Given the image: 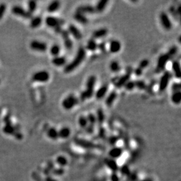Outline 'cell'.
<instances>
[{
  "mask_svg": "<svg viewBox=\"0 0 181 181\" xmlns=\"http://www.w3.org/2000/svg\"><path fill=\"white\" fill-rule=\"evenodd\" d=\"M86 56V50L82 47L79 48L77 51L76 55L71 62L65 66L64 68V72L69 73L74 71L79 65L83 62Z\"/></svg>",
  "mask_w": 181,
  "mask_h": 181,
  "instance_id": "6da1fadb",
  "label": "cell"
},
{
  "mask_svg": "<svg viewBox=\"0 0 181 181\" xmlns=\"http://www.w3.org/2000/svg\"><path fill=\"white\" fill-rule=\"evenodd\" d=\"M79 103V99L73 94H69L63 100L62 105L66 110H70Z\"/></svg>",
  "mask_w": 181,
  "mask_h": 181,
  "instance_id": "7a4b0ae2",
  "label": "cell"
},
{
  "mask_svg": "<svg viewBox=\"0 0 181 181\" xmlns=\"http://www.w3.org/2000/svg\"><path fill=\"white\" fill-rule=\"evenodd\" d=\"M32 78V80L36 82L45 83L49 80L50 75L49 72L46 70H41L35 73Z\"/></svg>",
  "mask_w": 181,
  "mask_h": 181,
  "instance_id": "3957f363",
  "label": "cell"
},
{
  "mask_svg": "<svg viewBox=\"0 0 181 181\" xmlns=\"http://www.w3.org/2000/svg\"><path fill=\"white\" fill-rule=\"evenodd\" d=\"M170 59H171V56L169 55L168 53L162 54L158 57V61H157V66L155 70L157 73H159L164 70L165 68L167 63Z\"/></svg>",
  "mask_w": 181,
  "mask_h": 181,
  "instance_id": "277c9868",
  "label": "cell"
},
{
  "mask_svg": "<svg viewBox=\"0 0 181 181\" xmlns=\"http://www.w3.org/2000/svg\"><path fill=\"white\" fill-rule=\"evenodd\" d=\"M45 23L49 27L55 29L62 27V25L64 24L65 21L53 16H48L45 19Z\"/></svg>",
  "mask_w": 181,
  "mask_h": 181,
  "instance_id": "5b68a950",
  "label": "cell"
},
{
  "mask_svg": "<svg viewBox=\"0 0 181 181\" xmlns=\"http://www.w3.org/2000/svg\"><path fill=\"white\" fill-rule=\"evenodd\" d=\"M171 76V73L168 71L164 73L163 75L161 77L159 83V90L160 91H164L167 89Z\"/></svg>",
  "mask_w": 181,
  "mask_h": 181,
  "instance_id": "8992f818",
  "label": "cell"
},
{
  "mask_svg": "<svg viewBox=\"0 0 181 181\" xmlns=\"http://www.w3.org/2000/svg\"><path fill=\"white\" fill-rule=\"evenodd\" d=\"M12 12L14 15L21 17L24 18H27V19L32 18V14L30 13L28 11H26L24 8H23L22 7L20 6H14L12 8Z\"/></svg>",
  "mask_w": 181,
  "mask_h": 181,
  "instance_id": "52a82bcc",
  "label": "cell"
},
{
  "mask_svg": "<svg viewBox=\"0 0 181 181\" xmlns=\"http://www.w3.org/2000/svg\"><path fill=\"white\" fill-rule=\"evenodd\" d=\"M30 48L35 51L43 52L47 50L48 46L45 42L34 40L30 43Z\"/></svg>",
  "mask_w": 181,
  "mask_h": 181,
  "instance_id": "ba28073f",
  "label": "cell"
},
{
  "mask_svg": "<svg viewBox=\"0 0 181 181\" xmlns=\"http://www.w3.org/2000/svg\"><path fill=\"white\" fill-rule=\"evenodd\" d=\"M161 25L165 30L169 31L172 28V24L168 15L165 13H162L160 16Z\"/></svg>",
  "mask_w": 181,
  "mask_h": 181,
  "instance_id": "9c48e42d",
  "label": "cell"
},
{
  "mask_svg": "<svg viewBox=\"0 0 181 181\" xmlns=\"http://www.w3.org/2000/svg\"><path fill=\"white\" fill-rule=\"evenodd\" d=\"M131 72H127L126 74L123 75L122 76L120 77L119 79L117 80V81L116 82H115L114 85L117 88H120L123 87L125 84L130 80V77H131Z\"/></svg>",
  "mask_w": 181,
  "mask_h": 181,
  "instance_id": "30bf717a",
  "label": "cell"
},
{
  "mask_svg": "<svg viewBox=\"0 0 181 181\" xmlns=\"http://www.w3.org/2000/svg\"><path fill=\"white\" fill-rule=\"evenodd\" d=\"M69 34L72 35L76 40H80L82 38V34L80 31L73 24H70L68 27Z\"/></svg>",
  "mask_w": 181,
  "mask_h": 181,
  "instance_id": "8fae6325",
  "label": "cell"
},
{
  "mask_svg": "<svg viewBox=\"0 0 181 181\" xmlns=\"http://www.w3.org/2000/svg\"><path fill=\"white\" fill-rule=\"evenodd\" d=\"M77 13H79L81 14H92L96 12L94 7L90 5H85L79 6L77 8Z\"/></svg>",
  "mask_w": 181,
  "mask_h": 181,
  "instance_id": "7c38bea8",
  "label": "cell"
},
{
  "mask_svg": "<svg viewBox=\"0 0 181 181\" xmlns=\"http://www.w3.org/2000/svg\"><path fill=\"white\" fill-rule=\"evenodd\" d=\"M2 131L7 135H14L16 132L15 127L12 124L10 120L6 122V125L3 127Z\"/></svg>",
  "mask_w": 181,
  "mask_h": 181,
  "instance_id": "4fadbf2b",
  "label": "cell"
},
{
  "mask_svg": "<svg viewBox=\"0 0 181 181\" xmlns=\"http://www.w3.org/2000/svg\"><path fill=\"white\" fill-rule=\"evenodd\" d=\"M121 49V43L118 40H113L110 43L109 49L113 54L118 53Z\"/></svg>",
  "mask_w": 181,
  "mask_h": 181,
  "instance_id": "5bb4252c",
  "label": "cell"
},
{
  "mask_svg": "<svg viewBox=\"0 0 181 181\" xmlns=\"http://www.w3.org/2000/svg\"><path fill=\"white\" fill-rule=\"evenodd\" d=\"M96 77L94 75H91L89 77L86 83V89L94 91V87L96 85Z\"/></svg>",
  "mask_w": 181,
  "mask_h": 181,
  "instance_id": "9a60e30c",
  "label": "cell"
},
{
  "mask_svg": "<svg viewBox=\"0 0 181 181\" xmlns=\"http://www.w3.org/2000/svg\"><path fill=\"white\" fill-rule=\"evenodd\" d=\"M109 89V87L107 84L103 85L101 86L95 93V96L97 99H102L105 97L107 94Z\"/></svg>",
  "mask_w": 181,
  "mask_h": 181,
  "instance_id": "2e32d148",
  "label": "cell"
},
{
  "mask_svg": "<svg viewBox=\"0 0 181 181\" xmlns=\"http://www.w3.org/2000/svg\"><path fill=\"white\" fill-rule=\"evenodd\" d=\"M52 62L55 66L61 67V66H64L66 64V59L65 56H55L52 59Z\"/></svg>",
  "mask_w": 181,
  "mask_h": 181,
  "instance_id": "e0dca14e",
  "label": "cell"
},
{
  "mask_svg": "<svg viewBox=\"0 0 181 181\" xmlns=\"http://www.w3.org/2000/svg\"><path fill=\"white\" fill-rule=\"evenodd\" d=\"M117 98V92L116 91H113L106 98L105 100V104L108 107L112 106Z\"/></svg>",
  "mask_w": 181,
  "mask_h": 181,
  "instance_id": "ac0fdd59",
  "label": "cell"
},
{
  "mask_svg": "<svg viewBox=\"0 0 181 181\" xmlns=\"http://www.w3.org/2000/svg\"><path fill=\"white\" fill-rule=\"evenodd\" d=\"M61 6L60 2L58 1H54L51 2L47 7V11L50 13H53L58 10Z\"/></svg>",
  "mask_w": 181,
  "mask_h": 181,
  "instance_id": "d6986e66",
  "label": "cell"
},
{
  "mask_svg": "<svg viewBox=\"0 0 181 181\" xmlns=\"http://www.w3.org/2000/svg\"><path fill=\"white\" fill-rule=\"evenodd\" d=\"M74 18L77 22L83 25L87 24L89 22L87 18L86 17L84 14H81L77 12L74 15Z\"/></svg>",
  "mask_w": 181,
  "mask_h": 181,
  "instance_id": "ffe728a7",
  "label": "cell"
},
{
  "mask_svg": "<svg viewBox=\"0 0 181 181\" xmlns=\"http://www.w3.org/2000/svg\"><path fill=\"white\" fill-rule=\"evenodd\" d=\"M107 33H108V30L106 28H100L95 31L93 33V36L95 39H98V38L104 37L107 34Z\"/></svg>",
  "mask_w": 181,
  "mask_h": 181,
  "instance_id": "44dd1931",
  "label": "cell"
},
{
  "mask_svg": "<svg viewBox=\"0 0 181 181\" xmlns=\"http://www.w3.org/2000/svg\"><path fill=\"white\" fill-rule=\"evenodd\" d=\"M172 70L174 73L175 76L178 79H180L181 76V66L178 61H175L172 63Z\"/></svg>",
  "mask_w": 181,
  "mask_h": 181,
  "instance_id": "7402d4cb",
  "label": "cell"
},
{
  "mask_svg": "<svg viewBox=\"0 0 181 181\" xmlns=\"http://www.w3.org/2000/svg\"><path fill=\"white\" fill-rule=\"evenodd\" d=\"M109 1L107 0H101L98 1L96 4V7H94L96 12L98 13H102L103 12L107 6Z\"/></svg>",
  "mask_w": 181,
  "mask_h": 181,
  "instance_id": "603a6c76",
  "label": "cell"
},
{
  "mask_svg": "<svg viewBox=\"0 0 181 181\" xmlns=\"http://www.w3.org/2000/svg\"><path fill=\"white\" fill-rule=\"evenodd\" d=\"M42 22V17H36L34 18H32L30 22V27L32 28H36L39 27Z\"/></svg>",
  "mask_w": 181,
  "mask_h": 181,
  "instance_id": "cb8c5ba5",
  "label": "cell"
},
{
  "mask_svg": "<svg viewBox=\"0 0 181 181\" xmlns=\"http://www.w3.org/2000/svg\"><path fill=\"white\" fill-rule=\"evenodd\" d=\"M86 48L89 51L94 52L96 49H98V44L94 39H91L88 42H87Z\"/></svg>",
  "mask_w": 181,
  "mask_h": 181,
  "instance_id": "d4e9b609",
  "label": "cell"
},
{
  "mask_svg": "<svg viewBox=\"0 0 181 181\" xmlns=\"http://www.w3.org/2000/svg\"><path fill=\"white\" fill-rule=\"evenodd\" d=\"M171 100L174 104H176V105L179 104L181 103V91L174 92L172 96H171Z\"/></svg>",
  "mask_w": 181,
  "mask_h": 181,
  "instance_id": "484cf974",
  "label": "cell"
},
{
  "mask_svg": "<svg viewBox=\"0 0 181 181\" xmlns=\"http://www.w3.org/2000/svg\"><path fill=\"white\" fill-rule=\"evenodd\" d=\"M61 46L57 44L53 45L51 48H50V53L52 56H59V54L61 52Z\"/></svg>",
  "mask_w": 181,
  "mask_h": 181,
  "instance_id": "4316f807",
  "label": "cell"
},
{
  "mask_svg": "<svg viewBox=\"0 0 181 181\" xmlns=\"http://www.w3.org/2000/svg\"><path fill=\"white\" fill-rule=\"evenodd\" d=\"M47 135L49 139H56L59 137L58 131L55 128H50L47 131Z\"/></svg>",
  "mask_w": 181,
  "mask_h": 181,
  "instance_id": "83f0119b",
  "label": "cell"
},
{
  "mask_svg": "<svg viewBox=\"0 0 181 181\" xmlns=\"http://www.w3.org/2000/svg\"><path fill=\"white\" fill-rule=\"evenodd\" d=\"M109 68L112 72H114V73H117L121 70V66L119 63L117 61H112L110 64Z\"/></svg>",
  "mask_w": 181,
  "mask_h": 181,
  "instance_id": "f1b7e54d",
  "label": "cell"
},
{
  "mask_svg": "<svg viewBox=\"0 0 181 181\" xmlns=\"http://www.w3.org/2000/svg\"><path fill=\"white\" fill-rule=\"evenodd\" d=\"M70 133V130L69 128L67 127H63L59 131H58V135L62 139H66L69 135Z\"/></svg>",
  "mask_w": 181,
  "mask_h": 181,
  "instance_id": "f546056e",
  "label": "cell"
},
{
  "mask_svg": "<svg viewBox=\"0 0 181 181\" xmlns=\"http://www.w3.org/2000/svg\"><path fill=\"white\" fill-rule=\"evenodd\" d=\"M63 39V43H64V45L66 47V48L67 49H72L73 48V42L72 41V39L70 38V37H68V38H66L65 39Z\"/></svg>",
  "mask_w": 181,
  "mask_h": 181,
  "instance_id": "4dcf8cb0",
  "label": "cell"
},
{
  "mask_svg": "<svg viewBox=\"0 0 181 181\" xmlns=\"http://www.w3.org/2000/svg\"><path fill=\"white\" fill-rule=\"evenodd\" d=\"M37 8V4L34 1H31L28 2V11L32 14Z\"/></svg>",
  "mask_w": 181,
  "mask_h": 181,
  "instance_id": "1f68e13d",
  "label": "cell"
},
{
  "mask_svg": "<svg viewBox=\"0 0 181 181\" xmlns=\"http://www.w3.org/2000/svg\"><path fill=\"white\" fill-rule=\"evenodd\" d=\"M135 87L138 88L139 90H144L146 87V84L143 80H136L135 81Z\"/></svg>",
  "mask_w": 181,
  "mask_h": 181,
  "instance_id": "d6a6232c",
  "label": "cell"
},
{
  "mask_svg": "<svg viewBox=\"0 0 181 181\" xmlns=\"http://www.w3.org/2000/svg\"><path fill=\"white\" fill-rule=\"evenodd\" d=\"M124 87H125V89L127 90H132L133 89H134V88H135V81H132V80H130L125 84Z\"/></svg>",
  "mask_w": 181,
  "mask_h": 181,
  "instance_id": "836d02e7",
  "label": "cell"
},
{
  "mask_svg": "<svg viewBox=\"0 0 181 181\" xmlns=\"http://www.w3.org/2000/svg\"><path fill=\"white\" fill-rule=\"evenodd\" d=\"M79 123L80 125L82 127H86L88 123L87 117H86L84 116H80V118L79 119Z\"/></svg>",
  "mask_w": 181,
  "mask_h": 181,
  "instance_id": "e575fe53",
  "label": "cell"
},
{
  "mask_svg": "<svg viewBox=\"0 0 181 181\" xmlns=\"http://www.w3.org/2000/svg\"><path fill=\"white\" fill-rule=\"evenodd\" d=\"M149 64H150V62L148 59H143L139 63V68L142 70L146 68V67H148Z\"/></svg>",
  "mask_w": 181,
  "mask_h": 181,
  "instance_id": "d590c367",
  "label": "cell"
},
{
  "mask_svg": "<svg viewBox=\"0 0 181 181\" xmlns=\"http://www.w3.org/2000/svg\"><path fill=\"white\" fill-rule=\"evenodd\" d=\"M98 120L102 123V121H103L104 119H105V114H104V112L103 111L102 109H98Z\"/></svg>",
  "mask_w": 181,
  "mask_h": 181,
  "instance_id": "8d00e7d4",
  "label": "cell"
},
{
  "mask_svg": "<svg viewBox=\"0 0 181 181\" xmlns=\"http://www.w3.org/2000/svg\"><path fill=\"white\" fill-rule=\"evenodd\" d=\"M6 11V5L5 4H0V20L4 17Z\"/></svg>",
  "mask_w": 181,
  "mask_h": 181,
  "instance_id": "74e56055",
  "label": "cell"
},
{
  "mask_svg": "<svg viewBox=\"0 0 181 181\" xmlns=\"http://www.w3.org/2000/svg\"><path fill=\"white\" fill-rule=\"evenodd\" d=\"M177 52H178V48L176 46H173L169 50L168 54L171 57L175 55V54L177 53Z\"/></svg>",
  "mask_w": 181,
  "mask_h": 181,
  "instance_id": "f35d334b",
  "label": "cell"
},
{
  "mask_svg": "<svg viewBox=\"0 0 181 181\" xmlns=\"http://www.w3.org/2000/svg\"><path fill=\"white\" fill-rule=\"evenodd\" d=\"M87 119L88 122L90 123L91 124H94V123H95V122H96V118L95 116H94L93 114L90 113V114L88 115V116H87Z\"/></svg>",
  "mask_w": 181,
  "mask_h": 181,
  "instance_id": "ab89813d",
  "label": "cell"
},
{
  "mask_svg": "<svg viewBox=\"0 0 181 181\" xmlns=\"http://www.w3.org/2000/svg\"><path fill=\"white\" fill-rule=\"evenodd\" d=\"M181 86L180 83H174L172 85V89L174 92L180 91L181 90Z\"/></svg>",
  "mask_w": 181,
  "mask_h": 181,
  "instance_id": "60d3db41",
  "label": "cell"
},
{
  "mask_svg": "<svg viewBox=\"0 0 181 181\" xmlns=\"http://www.w3.org/2000/svg\"><path fill=\"white\" fill-rule=\"evenodd\" d=\"M142 70L141 69H140L139 68H136L135 70H134V74L137 76H140L142 74Z\"/></svg>",
  "mask_w": 181,
  "mask_h": 181,
  "instance_id": "b9f144b4",
  "label": "cell"
},
{
  "mask_svg": "<svg viewBox=\"0 0 181 181\" xmlns=\"http://www.w3.org/2000/svg\"><path fill=\"white\" fill-rule=\"evenodd\" d=\"M98 49H100L102 51H105V44L103 42H102L98 44Z\"/></svg>",
  "mask_w": 181,
  "mask_h": 181,
  "instance_id": "7bdbcfd3",
  "label": "cell"
},
{
  "mask_svg": "<svg viewBox=\"0 0 181 181\" xmlns=\"http://www.w3.org/2000/svg\"><path fill=\"white\" fill-rule=\"evenodd\" d=\"M14 135H15V138L17 139H21L22 138V134L20 132H18V131L14 134Z\"/></svg>",
  "mask_w": 181,
  "mask_h": 181,
  "instance_id": "ee69618b",
  "label": "cell"
}]
</instances>
